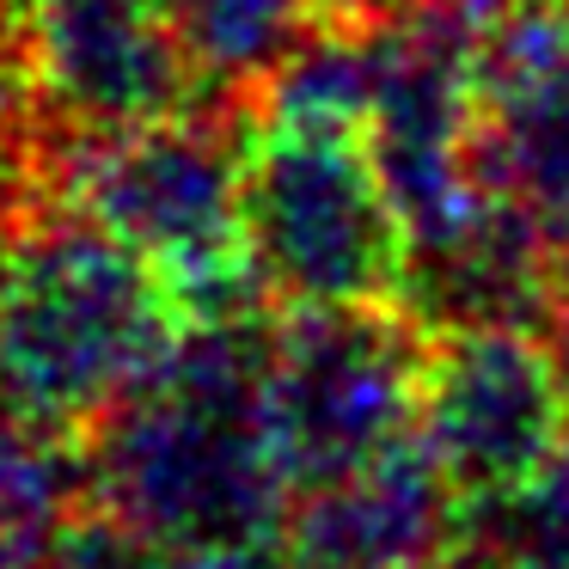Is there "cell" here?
Instances as JSON below:
<instances>
[{
    "mask_svg": "<svg viewBox=\"0 0 569 569\" xmlns=\"http://www.w3.org/2000/svg\"><path fill=\"white\" fill-rule=\"evenodd\" d=\"M429 325L410 307H282L263 417L288 483L319 490L417 441Z\"/></svg>",
    "mask_w": 569,
    "mask_h": 569,
    "instance_id": "5",
    "label": "cell"
},
{
    "mask_svg": "<svg viewBox=\"0 0 569 569\" xmlns=\"http://www.w3.org/2000/svg\"><path fill=\"white\" fill-rule=\"evenodd\" d=\"M246 251L270 307H405L410 227L368 129L251 111Z\"/></svg>",
    "mask_w": 569,
    "mask_h": 569,
    "instance_id": "4",
    "label": "cell"
},
{
    "mask_svg": "<svg viewBox=\"0 0 569 569\" xmlns=\"http://www.w3.org/2000/svg\"><path fill=\"white\" fill-rule=\"evenodd\" d=\"M459 496L422 441L373 466L300 490L288 502L276 557L282 569H422L453 551Z\"/></svg>",
    "mask_w": 569,
    "mask_h": 569,
    "instance_id": "8",
    "label": "cell"
},
{
    "mask_svg": "<svg viewBox=\"0 0 569 569\" xmlns=\"http://www.w3.org/2000/svg\"><path fill=\"white\" fill-rule=\"evenodd\" d=\"M453 551L478 557V563L569 557V441L557 447L520 490L490 496V502H459Z\"/></svg>",
    "mask_w": 569,
    "mask_h": 569,
    "instance_id": "10",
    "label": "cell"
},
{
    "mask_svg": "<svg viewBox=\"0 0 569 569\" xmlns=\"http://www.w3.org/2000/svg\"><path fill=\"white\" fill-rule=\"evenodd\" d=\"M190 331L178 288L62 197L0 221V410L92 441Z\"/></svg>",
    "mask_w": 569,
    "mask_h": 569,
    "instance_id": "2",
    "label": "cell"
},
{
    "mask_svg": "<svg viewBox=\"0 0 569 569\" xmlns=\"http://www.w3.org/2000/svg\"><path fill=\"white\" fill-rule=\"evenodd\" d=\"M209 104H258L276 68L312 38L300 0H166Z\"/></svg>",
    "mask_w": 569,
    "mask_h": 569,
    "instance_id": "9",
    "label": "cell"
},
{
    "mask_svg": "<svg viewBox=\"0 0 569 569\" xmlns=\"http://www.w3.org/2000/svg\"><path fill=\"white\" fill-rule=\"evenodd\" d=\"M246 141L251 104H197L136 129L43 148V190L153 263L190 319L270 307L246 251Z\"/></svg>",
    "mask_w": 569,
    "mask_h": 569,
    "instance_id": "3",
    "label": "cell"
},
{
    "mask_svg": "<svg viewBox=\"0 0 569 569\" xmlns=\"http://www.w3.org/2000/svg\"><path fill=\"white\" fill-rule=\"evenodd\" d=\"M417 441L459 502L508 496L569 441V386L527 325L429 331Z\"/></svg>",
    "mask_w": 569,
    "mask_h": 569,
    "instance_id": "7",
    "label": "cell"
},
{
    "mask_svg": "<svg viewBox=\"0 0 569 569\" xmlns=\"http://www.w3.org/2000/svg\"><path fill=\"white\" fill-rule=\"evenodd\" d=\"M270 307L190 319L160 373L87 441L92 502L160 545H276L288 483L263 417Z\"/></svg>",
    "mask_w": 569,
    "mask_h": 569,
    "instance_id": "1",
    "label": "cell"
},
{
    "mask_svg": "<svg viewBox=\"0 0 569 569\" xmlns=\"http://www.w3.org/2000/svg\"><path fill=\"white\" fill-rule=\"evenodd\" d=\"M312 13V26H337V31H380L392 19H405L422 0H300Z\"/></svg>",
    "mask_w": 569,
    "mask_h": 569,
    "instance_id": "12",
    "label": "cell"
},
{
    "mask_svg": "<svg viewBox=\"0 0 569 569\" xmlns=\"http://www.w3.org/2000/svg\"><path fill=\"white\" fill-rule=\"evenodd\" d=\"M153 569H282L276 545H166Z\"/></svg>",
    "mask_w": 569,
    "mask_h": 569,
    "instance_id": "11",
    "label": "cell"
},
{
    "mask_svg": "<svg viewBox=\"0 0 569 569\" xmlns=\"http://www.w3.org/2000/svg\"><path fill=\"white\" fill-rule=\"evenodd\" d=\"M478 569H569V557H508V563H478Z\"/></svg>",
    "mask_w": 569,
    "mask_h": 569,
    "instance_id": "14",
    "label": "cell"
},
{
    "mask_svg": "<svg viewBox=\"0 0 569 569\" xmlns=\"http://www.w3.org/2000/svg\"><path fill=\"white\" fill-rule=\"evenodd\" d=\"M539 337L551 343V361H557V373H563V386H569V282L557 288V300H551V312H545Z\"/></svg>",
    "mask_w": 569,
    "mask_h": 569,
    "instance_id": "13",
    "label": "cell"
},
{
    "mask_svg": "<svg viewBox=\"0 0 569 569\" xmlns=\"http://www.w3.org/2000/svg\"><path fill=\"white\" fill-rule=\"evenodd\" d=\"M7 13H13V0H0V19H7Z\"/></svg>",
    "mask_w": 569,
    "mask_h": 569,
    "instance_id": "16",
    "label": "cell"
},
{
    "mask_svg": "<svg viewBox=\"0 0 569 569\" xmlns=\"http://www.w3.org/2000/svg\"><path fill=\"white\" fill-rule=\"evenodd\" d=\"M422 569H478V563H471L466 551H447V557H435V563H422Z\"/></svg>",
    "mask_w": 569,
    "mask_h": 569,
    "instance_id": "15",
    "label": "cell"
},
{
    "mask_svg": "<svg viewBox=\"0 0 569 569\" xmlns=\"http://www.w3.org/2000/svg\"><path fill=\"white\" fill-rule=\"evenodd\" d=\"M7 31L43 148L209 104L166 0H13Z\"/></svg>",
    "mask_w": 569,
    "mask_h": 569,
    "instance_id": "6",
    "label": "cell"
}]
</instances>
